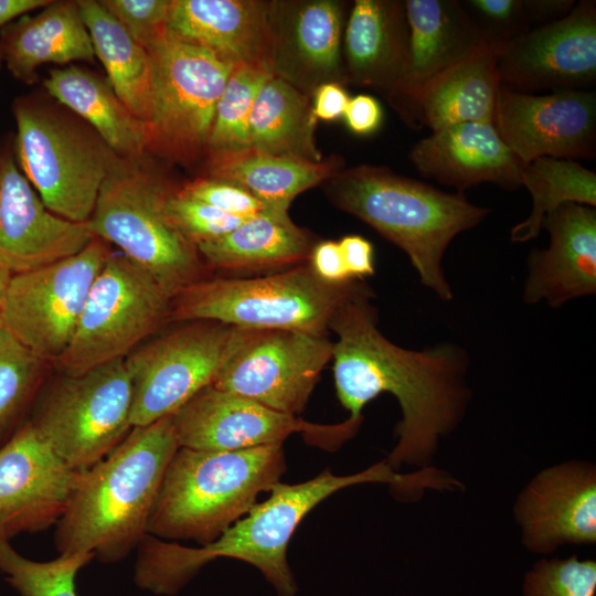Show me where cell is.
Returning <instances> with one entry per match:
<instances>
[{
    "label": "cell",
    "mask_w": 596,
    "mask_h": 596,
    "mask_svg": "<svg viewBox=\"0 0 596 596\" xmlns=\"http://www.w3.org/2000/svg\"><path fill=\"white\" fill-rule=\"evenodd\" d=\"M371 288L345 300L333 316L329 330L333 342V379L337 396L349 411L348 418L362 421L364 406L382 393L400 404L397 445L386 462L424 464L440 435L460 419L467 400L465 375L468 354L455 343L423 350L398 347L377 328V310Z\"/></svg>",
    "instance_id": "6da1fadb"
},
{
    "label": "cell",
    "mask_w": 596,
    "mask_h": 596,
    "mask_svg": "<svg viewBox=\"0 0 596 596\" xmlns=\"http://www.w3.org/2000/svg\"><path fill=\"white\" fill-rule=\"evenodd\" d=\"M411 475H398L386 461L363 471L337 476L329 469L317 477L295 483H276L269 497L256 503L215 541L200 547L147 534L138 545L135 581L156 594H175L205 564L230 557L260 571L278 596H295L297 585L287 561L290 539L302 519L334 492L359 483L386 482L407 489Z\"/></svg>",
    "instance_id": "7a4b0ae2"
},
{
    "label": "cell",
    "mask_w": 596,
    "mask_h": 596,
    "mask_svg": "<svg viewBox=\"0 0 596 596\" xmlns=\"http://www.w3.org/2000/svg\"><path fill=\"white\" fill-rule=\"evenodd\" d=\"M179 448L171 415L130 429L105 458L82 471L56 523L60 554L91 553L123 560L148 534L167 467Z\"/></svg>",
    "instance_id": "3957f363"
},
{
    "label": "cell",
    "mask_w": 596,
    "mask_h": 596,
    "mask_svg": "<svg viewBox=\"0 0 596 596\" xmlns=\"http://www.w3.org/2000/svg\"><path fill=\"white\" fill-rule=\"evenodd\" d=\"M323 184L336 207L365 222L408 256L426 288L441 300L453 299L443 268L445 252L490 209L472 204L464 193L444 192L372 164L342 169Z\"/></svg>",
    "instance_id": "277c9868"
},
{
    "label": "cell",
    "mask_w": 596,
    "mask_h": 596,
    "mask_svg": "<svg viewBox=\"0 0 596 596\" xmlns=\"http://www.w3.org/2000/svg\"><path fill=\"white\" fill-rule=\"evenodd\" d=\"M286 471L283 444L240 450L179 447L164 472L148 534L204 546L244 517Z\"/></svg>",
    "instance_id": "5b68a950"
},
{
    "label": "cell",
    "mask_w": 596,
    "mask_h": 596,
    "mask_svg": "<svg viewBox=\"0 0 596 596\" xmlns=\"http://www.w3.org/2000/svg\"><path fill=\"white\" fill-rule=\"evenodd\" d=\"M368 288L358 279L326 283L309 264L254 278L199 279L172 298L168 319L326 336L340 306Z\"/></svg>",
    "instance_id": "8992f818"
},
{
    "label": "cell",
    "mask_w": 596,
    "mask_h": 596,
    "mask_svg": "<svg viewBox=\"0 0 596 596\" xmlns=\"http://www.w3.org/2000/svg\"><path fill=\"white\" fill-rule=\"evenodd\" d=\"M173 189L138 158L118 157L107 173L88 227L95 237L120 247L173 298L200 279L195 246L170 222L166 201Z\"/></svg>",
    "instance_id": "52a82bcc"
},
{
    "label": "cell",
    "mask_w": 596,
    "mask_h": 596,
    "mask_svg": "<svg viewBox=\"0 0 596 596\" xmlns=\"http://www.w3.org/2000/svg\"><path fill=\"white\" fill-rule=\"evenodd\" d=\"M172 298L143 267L110 255L94 280L74 337L55 361L63 375H79L125 359L169 318Z\"/></svg>",
    "instance_id": "ba28073f"
},
{
    "label": "cell",
    "mask_w": 596,
    "mask_h": 596,
    "mask_svg": "<svg viewBox=\"0 0 596 596\" xmlns=\"http://www.w3.org/2000/svg\"><path fill=\"white\" fill-rule=\"evenodd\" d=\"M17 156L25 178L54 214L89 221L118 156L100 139L30 102L14 105Z\"/></svg>",
    "instance_id": "9c48e42d"
},
{
    "label": "cell",
    "mask_w": 596,
    "mask_h": 596,
    "mask_svg": "<svg viewBox=\"0 0 596 596\" xmlns=\"http://www.w3.org/2000/svg\"><path fill=\"white\" fill-rule=\"evenodd\" d=\"M131 404V380L125 359H119L79 375H63L30 422L66 465L85 470L128 435Z\"/></svg>",
    "instance_id": "30bf717a"
},
{
    "label": "cell",
    "mask_w": 596,
    "mask_h": 596,
    "mask_svg": "<svg viewBox=\"0 0 596 596\" xmlns=\"http://www.w3.org/2000/svg\"><path fill=\"white\" fill-rule=\"evenodd\" d=\"M253 331L215 321H190L131 351L125 364L132 387V427L172 415L211 385Z\"/></svg>",
    "instance_id": "8fae6325"
},
{
    "label": "cell",
    "mask_w": 596,
    "mask_h": 596,
    "mask_svg": "<svg viewBox=\"0 0 596 596\" xmlns=\"http://www.w3.org/2000/svg\"><path fill=\"white\" fill-rule=\"evenodd\" d=\"M149 53L157 72L149 151L192 162L206 153L216 103L235 65L170 31Z\"/></svg>",
    "instance_id": "7c38bea8"
},
{
    "label": "cell",
    "mask_w": 596,
    "mask_h": 596,
    "mask_svg": "<svg viewBox=\"0 0 596 596\" xmlns=\"http://www.w3.org/2000/svg\"><path fill=\"white\" fill-rule=\"evenodd\" d=\"M111 254L95 237L75 255L11 277L0 304L3 328L42 362L70 345L88 291Z\"/></svg>",
    "instance_id": "4fadbf2b"
},
{
    "label": "cell",
    "mask_w": 596,
    "mask_h": 596,
    "mask_svg": "<svg viewBox=\"0 0 596 596\" xmlns=\"http://www.w3.org/2000/svg\"><path fill=\"white\" fill-rule=\"evenodd\" d=\"M179 447L240 450L283 444L301 434L308 444L336 450L359 430L362 421L321 425L275 411L247 397L209 385L171 415Z\"/></svg>",
    "instance_id": "5bb4252c"
},
{
    "label": "cell",
    "mask_w": 596,
    "mask_h": 596,
    "mask_svg": "<svg viewBox=\"0 0 596 596\" xmlns=\"http://www.w3.org/2000/svg\"><path fill=\"white\" fill-rule=\"evenodd\" d=\"M332 353L333 342L327 336L254 330L211 385L298 416Z\"/></svg>",
    "instance_id": "9a60e30c"
},
{
    "label": "cell",
    "mask_w": 596,
    "mask_h": 596,
    "mask_svg": "<svg viewBox=\"0 0 596 596\" xmlns=\"http://www.w3.org/2000/svg\"><path fill=\"white\" fill-rule=\"evenodd\" d=\"M501 84L533 94L575 89L596 79V2L581 0L554 22L497 46Z\"/></svg>",
    "instance_id": "2e32d148"
},
{
    "label": "cell",
    "mask_w": 596,
    "mask_h": 596,
    "mask_svg": "<svg viewBox=\"0 0 596 596\" xmlns=\"http://www.w3.org/2000/svg\"><path fill=\"white\" fill-rule=\"evenodd\" d=\"M493 125L524 164L541 157L592 160L596 155V94L558 89L536 95L501 85Z\"/></svg>",
    "instance_id": "e0dca14e"
},
{
    "label": "cell",
    "mask_w": 596,
    "mask_h": 596,
    "mask_svg": "<svg viewBox=\"0 0 596 596\" xmlns=\"http://www.w3.org/2000/svg\"><path fill=\"white\" fill-rule=\"evenodd\" d=\"M82 471L66 465L25 422L0 448V533L11 541L56 525Z\"/></svg>",
    "instance_id": "ac0fdd59"
},
{
    "label": "cell",
    "mask_w": 596,
    "mask_h": 596,
    "mask_svg": "<svg viewBox=\"0 0 596 596\" xmlns=\"http://www.w3.org/2000/svg\"><path fill=\"white\" fill-rule=\"evenodd\" d=\"M95 236L88 223L65 220L38 196L11 156L0 158V264L12 275L77 254Z\"/></svg>",
    "instance_id": "d6986e66"
},
{
    "label": "cell",
    "mask_w": 596,
    "mask_h": 596,
    "mask_svg": "<svg viewBox=\"0 0 596 596\" xmlns=\"http://www.w3.org/2000/svg\"><path fill=\"white\" fill-rule=\"evenodd\" d=\"M343 19L341 1H272L274 75L309 96L321 84H345Z\"/></svg>",
    "instance_id": "ffe728a7"
},
{
    "label": "cell",
    "mask_w": 596,
    "mask_h": 596,
    "mask_svg": "<svg viewBox=\"0 0 596 596\" xmlns=\"http://www.w3.org/2000/svg\"><path fill=\"white\" fill-rule=\"evenodd\" d=\"M404 2L409 26L408 51L402 75L386 99L408 125L422 89L489 41L459 1Z\"/></svg>",
    "instance_id": "44dd1931"
},
{
    "label": "cell",
    "mask_w": 596,
    "mask_h": 596,
    "mask_svg": "<svg viewBox=\"0 0 596 596\" xmlns=\"http://www.w3.org/2000/svg\"><path fill=\"white\" fill-rule=\"evenodd\" d=\"M542 227L550 234L545 249L528 257L522 299L560 308L596 292V209L566 203L549 213Z\"/></svg>",
    "instance_id": "7402d4cb"
},
{
    "label": "cell",
    "mask_w": 596,
    "mask_h": 596,
    "mask_svg": "<svg viewBox=\"0 0 596 596\" xmlns=\"http://www.w3.org/2000/svg\"><path fill=\"white\" fill-rule=\"evenodd\" d=\"M408 157L422 177L459 193L486 182L514 190L521 185L525 166L491 123H462L434 130L413 146Z\"/></svg>",
    "instance_id": "603a6c76"
},
{
    "label": "cell",
    "mask_w": 596,
    "mask_h": 596,
    "mask_svg": "<svg viewBox=\"0 0 596 596\" xmlns=\"http://www.w3.org/2000/svg\"><path fill=\"white\" fill-rule=\"evenodd\" d=\"M518 519L530 549L547 552L596 540V477L583 465H563L536 476L520 496Z\"/></svg>",
    "instance_id": "cb8c5ba5"
},
{
    "label": "cell",
    "mask_w": 596,
    "mask_h": 596,
    "mask_svg": "<svg viewBox=\"0 0 596 596\" xmlns=\"http://www.w3.org/2000/svg\"><path fill=\"white\" fill-rule=\"evenodd\" d=\"M168 28L178 39L233 65H256L273 73L272 1L172 0Z\"/></svg>",
    "instance_id": "d4e9b609"
},
{
    "label": "cell",
    "mask_w": 596,
    "mask_h": 596,
    "mask_svg": "<svg viewBox=\"0 0 596 596\" xmlns=\"http://www.w3.org/2000/svg\"><path fill=\"white\" fill-rule=\"evenodd\" d=\"M408 42L404 1L355 0L344 30L345 83L387 97L402 75Z\"/></svg>",
    "instance_id": "484cf974"
},
{
    "label": "cell",
    "mask_w": 596,
    "mask_h": 596,
    "mask_svg": "<svg viewBox=\"0 0 596 596\" xmlns=\"http://www.w3.org/2000/svg\"><path fill=\"white\" fill-rule=\"evenodd\" d=\"M501 85L497 46L486 42L422 89L408 126L434 131L462 123L493 124Z\"/></svg>",
    "instance_id": "4316f807"
},
{
    "label": "cell",
    "mask_w": 596,
    "mask_h": 596,
    "mask_svg": "<svg viewBox=\"0 0 596 596\" xmlns=\"http://www.w3.org/2000/svg\"><path fill=\"white\" fill-rule=\"evenodd\" d=\"M0 50L11 74L28 83L42 64L94 62L96 56L77 1H51L39 13L13 20L1 32Z\"/></svg>",
    "instance_id": "83f0119b"
},
{
    "label": "cell",
    "mask_w": 596,
    "mask_h": 596,
    "mask_svg": "<svg viewBox=\"0 0 596 596\" xmlns=\"http://www.w3.org/2000/svg\"><path fill=\"white\" fill-rule=\"evenodd\" d=\"M95 55L107 82L138 119L151 123L156 110L157 72L150 53L138 44L100 1H77Z\"/></svg>",
    "instance_id": "f1b7e54d"
},
{
    "label": "cell",
    "mask_w": 596,
    "mask_h": 596,
    "mask_svg": "<svg viewBox=\"0 0 596 596\" xmlns=\"http://www.w3.org/2000/svg\"><path fill=\"white\" fill-rule=\"evenodd\" d=\"M44 87L88 121L118 157L138 158L149 150L150 124L134 116L107 81L72 65L52 70Z\"/></svg>",
    "instance_id": "f546056e"
},
{
    "label": "cell",
    "mask_w": 596,
    "mask_h": 596,
    "mask_svg": "<svg viewBox=\"0 0 596 596\" xmlns=\"http://www.w3.org/2000/svg\"><path fill=\"white\" fill-rule=\"evenodd\" d=\"M343 162L337 155L313 162L247 149L207 155L205 177L237 183L269 209L288 212L298 194L324 183L343 169Z\"/></svg>",
    "instance_id": "4dcf8cb0"
},
{
    "label": "cell",
    "mask_w": 596,
    "mask_h": 596,
    "mask_svg": "<svg viewBox=\"0 0 596 596\" xmlns=\"http://www.w3.org/2000/svg\"><path fill=\"white\" fill-rule=\"evenodd\" d=\"M313 245L311 236L291 221L288 212L269 210L196 249L214 268L248 270L309 260Z\"/></svg>",
    "instance_id": "1f68e13d"
},
{
    "label": "cell",
    "mask_w": 596,
    "mask_h": 596,
    "mask_svg": "<svg viewBox=\"0 0 596 596\" xmlns=\"http://www.w3.org/2000/svg\"><path fill=\"white\" fill-rule=\"evenodd\" d=\"M311 96L273 76L260 88L249 118L251 149L318 162Z\"/></svg>",
    "instance_id": "d6a6232c"
},
{
    "label": "cell",
    "mask_w": 596,
    "mask_h": 596,
    "mask_svg": "<svg viewBox=\"0 0 596 596\" xmlns=\"http://www.w3.org/2000/svg\"><path fill=\"white\" fill-rule=\"evenodd\" d=\"M520 183L532 196V210L524 221L511 228L513 243L535 238L543 219L563 204L596 207V173L575 160L536 158L523 167Z\"/></svg>",
    "instance_id": "836d02e7"
},
{
    "label": "cell",
    "mask_w": 596,
    "mask_h": 596,
    "mask_svg": "<svg viewBox=\"0 0 596 596\" xmlns=\"http://www.w3.org/2000/svg\"><path fill=\"white\" fill-rule=\"evenodd\" d=\"M273 76L269 70L235 65L216 103L207 139L206 155L240 152L251 149L249 118L263 85Z\"/></svg>",
    "instance_id": "e575fe53"
},
{
    "label": "cell",
    "mask_w": 596,
    "mask_h": 596,
    "mask_svg": "<svg viewBox=\"0 0 596 596\" xmlns=\"http://www.w3.org/2000/svg\"><path fill=\"white\" fill-rule=\"evenodd\" d=\"M42 361L0 327V448L20 428L17 422L35 394Z\"/></svg>",
    "instance_id": "d590c367"
},
{
    "label": "cell",
    "mask_w": 596,
    "mask_h": 596,
    "mask_svg": "<svg viewBox=\"0 0 596 596\" xmlns=\"http://www.w3.org/2000/svg\"><path fill=\"white\" fill-rule=\"evenodd\" d=\"M525 596H595L596 563L567 560H543L529 572L524 582Z\"/></svg>",
    "instance_id": "8d00e7d4"
},
{
    "label": "cell",
    "mask_w": 596,
    "mask_h": 596,
    "mask_svg": "<svg viewBox=\"0 0 596 596\" xmlns=\"http://www.w3.org/2000/svg\"><path fill=\"white\" fill-rule=\"evenodd\" d=\"M166 211L173 226L195 247L226 235L247 220L188 198L179 189L169 193Z\"/></svg>",
    "instance_id": "74e56055"
},
{
    "label": "cell",
    "mask_w": 596,
    "mask_h": 596,
    "mask_svg": "<svg viewBox=\"0 0 596 596\" xmlns=\"http://www.w3.org/2000/svg\"><path fill=\"white\" fill-rule=\"evenodd\" d=\"M172 0H104L100 3L128 34L150 52L169 34Z\"/></svg>",
    "instance_id": "f35d334b"
},
{
    "label": "cell",
    "mask_w": 596,
    "mask_h": 596,
    "mask_svg": "<svg viewBox=\"0 0 596 596\" xmlns=\"http://www.w3.org/2000/svg\"><path fill=\"white\" fill-rule=\"evenodd\" d=\"M461 4L496 46L535 28L530 0H466Z\"/></svg>",
    "instance_id": "ab89813d"
},
{
    "label": "cell",
    "mask_w": 596,
    "mask_h": 596,
    "mask_svg": "<svg viewBox=\"0 0 596 596\" xmlns=\"http://www.w3.org/2000/svg\"><path fill=\"white\" fill-rule=\"evenodd\" d=\"M179 191L240 219H249L273 210L240 184L224 179L200 177L184 183Z\"/></svg>",
    "instance_id": "60d3db41"
},
{
    "label": "cell",
    "mask_w": 596,
    "mask_h": 596,
    "mask_svg": "<svg viewBox=\"0 0 596 596\" xmlns=\"http://www.w3.org/2000/svg\"><path fill=\"white\" fill-rule=\"evenodd\" d=\"M309 265L313 273L329 284H344L351 278L339 242L322 241L313 245Z\"/></svg>",
    "instance_id": "b9f144b4"
},
{
    "label": "cell",
    "mask_w": 596,
    "mask_h": 596,
    "mask_svg": "<svg viewBox=\"0 0 596 596\" xmlns=\"http://www.w3.org/2000/svg\"><path fill=\"white\" fill-rule=\"evenodd\" d=\"M343 118L353 134L368 136L380 128L383 110L376 98L368 94H359L350 98Z\"/></svg>",
    "instance_id": "7bdbcfd3"
},
{
    "label": "cell",
    "mask_w": 596,
    "mask_h": 596,
    "mask_svg": "<svg viewBox=\"0 0 596 596\" xmlns=\"http://www.w3.org/2000/svg\"><path fill=\"white\" fill-rule=\"evenodd\" d=\"M348 272L353 279L362 280L374 274V251L366 238L350 234L339 241Z\"/></svg>",
    "instance_id": "ee69618b"
},
{
    "label": "cell",
    "mask_w": 596,
    "mask_h": 596,
    "mask_svg": "<svg viewBox=\"0 0 596 596\" xmlns=\"http://www.w3.org/2000/svg\"><path fill=\"white\" fill-rule=\"evenodd\" d=\"M311 96L313 116L323 121H334L343 117L350 100L343 84L337 82L319 85Z\"/></svg>",
    "instance_id": "f6af8a7d"
},
{
    "label": "cell",
    "mask_w": 596,
    "mask_h": 596,
    "mask_svg": "<svg viewBox=\"0 0 596 596\" xmlns=\"http://www.w3.org/2000/svg\"><path fill=\"white\" fill-rule=\"evenodd\" d=\"M47 0H0V28L39 8H44ZM2 61L0 50V63Z\"/></svg>",
    "instance_id": "bcb514c9"
},
{
    "label": "cell",
    "mask_w": 596,
    "mask_h": 596,
    "mask_svg": "<svg viewBox=\"0 0 596 596\" xmlns=\"http://www.w3.org/2000/svg\"><path fill=\"white\" fill-rule=\"evenodd\" d=\"M13 275L0 264V304Z\"/></svg>",
    "instance_id": "7dc6e473"
},
{
    "label": "cell",
    "mask_w": 596,
    "mask_h": 596,
    "mask_svg": "<svg viewBox=\"0 0 596 596\" xmlns=\"http://www.w3.org/2000/svg\"><path fill=\"white\" fill-rule=\"evenodd\" d=\"M1 326H2V323H1V319H0V327H1Z\"/></svg>",
    "instance_id": "c3c4849f"
}]
</instances>
